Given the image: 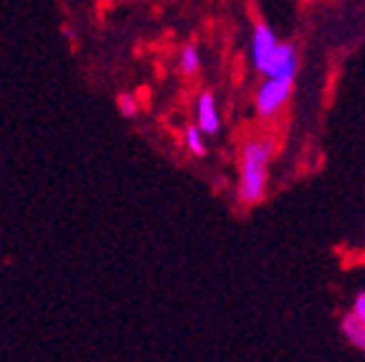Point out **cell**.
Returning <instances> with one entry per match:
<instances>
[{
    "instance_id": "obj_6",
    "label": "cell",
    "mask_w": 365,
    "mask_h": 362,
    "mask_svg": "<svg viewBox=\"0 0 365 362\" xmlns=\"http://www.w3.org/2000/svg\"><path fill=\"white\" fill-rule=\"evenodd\" d=\"M342 334H345V340H348L350 345L365 352V319L355 317L353 311H350L348 317L342 319Z\"/></svg>"
},
{
    "instance_id": "obj_7",
    "label": "cell",
    "mask_w": 365,
    "mask_h": 362,
    "mask_svg": "<svg viewBox=\"0 0 365 362\" xmlns=\"http://www.w3.org/2000/svg\"><path fill=\"white\" fill-rule=\"evenodd\" d=\"M200 66V56H198V48L195 46H185L180 51V71L185 76H193Z\"/></svg>"
},
{
    "instance_id": "obj_8",
    "label": "cell",
    "mask_w": 365,
    "mask_h": 362,
    "mask_svg": "<svg viewBox=\"0 0 365 362\" xmlns=\"http://www.w3.org/2000/svg\"><path fill=\"white\" fill-rule=\"evenodd\" d=\"M185 148H188L193 155H198V157H203V155H205L203 132L198 130V125H195V127H188V130H185Z\"/></svg>"
},
{
    "instance_id": "obj_5",
    "label": "cell",
    "mask_w": 365,
    "mask_h": 362,
    "mask_svg": "<svg viewBox=\"0 0 365 362\" xmlns=\"http://www.w3.org/2000/svg\"><path fill=\"white\" fill-rule=\"evenodd\" d=\"M195 114H198V130L203 132V135H216V132L221 130V117H218L216 99H213L211 91H203V94L198 96Z\"/></svg>"
},
{
    "instance_id": "obj_4",
    "label": "cell",
    "mask_w": 365,
    "mask_h": 362,
    "mask_svg": "<svg viewBox=\"0 0 365 362\" xmlns=\"http://www.w3.org/2000/svg\"><path fill=\"white\" fill-rule=\"evenodd\" d=\"M267 76H287V79H294L297 74V53L289 43H277L272 58H269L267 68H264Z\"/></svg>"
},
{
    "instance_id": "obj_3",
    "label": "cell",
    "mask_w": 365,
    "mask_h": 362,
    "mask_svg": "<svg viewBox=\"0 0 365 362\" xmlns=\"http://www.w3.org/2000/svg\"><path fill=\"white\" fill-rule=\"evenodd\" d=\"M277 43H279V41L272 33V29H269L267 23H259L257 29H254V41H251V56H254V66H257L259 71L267 68Z\"/></svg>"
},
{
    "instance_id": "obj_2",
    "label": "cell",
    "mask_w": 365,
    "mask_h": 362,
    "mask_svg": "<svg viewBox=\"0 0 365 362\" xmlns=\"http://www.w3.org/2000/svg\"><path fill=\"white\" fill-rule=\"evenodd\" d=\"M292 84L294 79H287V76H267L262 86L257 91V112L259 117H274L284 107V102L292 94Z\"/></svg>"
},
{
    "instance_id": "obj_10",
    "label": "cell",
    "mask_w": 365,
    "mask_h": 362,
    "mask_svg": "<svg viewBox=\"0 0 365 362\" xmlns=\"http://www.w3.org/2000/svg\"><path fill=\"white\" fill-rule=\"evenodd\" d=\"M353 314L365 319V294H358V299H355V304H353Z\"/></svg>"
},
{
    "instance_id": "obj_1",
    "label": "cell",
    "mask_w": 365,
    "mask_h": 362,
    "mask_svg": "<svg viewBox=\"0 0 365 362\" xmlns=\"http://www.w3.org/2000/svg\"><path fill=\"white\" fill-rule=\"evenodd\" d=\"M272 160V145L262 137L244 142L239 167V200L244 205H254L267 192V172Z\"/></svg>"
},
{
    "instance_id": "obj_9",
    "label": "cell",
    "mask_w": 365,
    "mask_h": 362,
    "mask_svg": "<svg viewBox=\"0 0 365 362\" xmlns=\"http://www.w3.org/2000/svg\"><path fill=\"white\" fill-rule=\"evenodd\" d=\"M120 112L125 114V117H135V114H137V102L132 99V96H120Z\"/></svg>"
}]
</instances>
